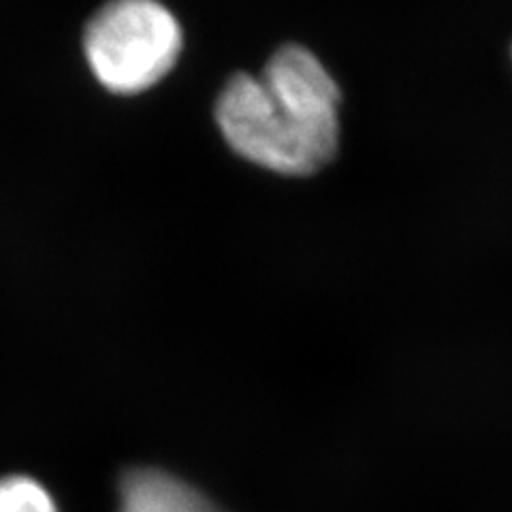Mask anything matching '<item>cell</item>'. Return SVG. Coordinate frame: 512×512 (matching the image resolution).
Listing matches in <instances>:
<instances>
[{"label": "cell", "mask_w": 512, "mask_h": 512, "mask_svg": "<svg viewBox=\"0 0 512 512\" xmlns=\"http://www.w3.org/2000/svg\"><path fill=\"white\" fill-rule=\"evenodd\" d=\"M216 122L237 156L282 175H312L340 148V118L286 101L250 73H235L224 84Z\"/></svg>", "instance_id": "obj_1"}, {"label": "cell", "mask_w": 512, "mask_h": 512, "mask_svg": "<svg viewBox=\"0 0 512 512\" xmlns=\"http://www.w3.org/2000/svg\"><path fill=\"white\" fill-rule=\"evenodd\" d=\"M84 52L103 88L139 94L173 71L182 28L158 0H107L86 26Z\"/></svg>", "instance_id": "obj_2"}, {"label": "cell", "mask_w": 512, "mask_h": 512, "mask_svg": "<svg viewBox=\"0 0 512 512\" xmlns=\"http://www.w3.org/2000/svg\"><path fill=\"white\" fill-rule=\"evenodd\" d=\"M118 491V512H222L195 487L156 468L126 470Z\"/></svg>", "instance_id": "obj_3"}, {"label": "cell", "mask_w": 512, "mask_h": 512, "mask_svg": "<svg viewBox=\"0 0 512 512\" xmlns=\"http://www.w3.org/2000/svg\"><path fill=\"white\" fill-rule=\"evenodd\" d=\"M0 512H58V506L39 480L5 476L0 478Z\"/></svg>", "instance_id": "obj_4"}, {"label": "cell", "mask_w": 512, "mask_h": 512, "mask_svg": "<svg viewBox=\"0 0 512 512\" xmlns=\"http://www.w3.org/2000/svg\"><path fill=\"white\" fill-rule=\"evenodd\" d=\"M510 60H512V45H510Z\"/></svg>", "instance_id": "obj_5"}]
</instances>
